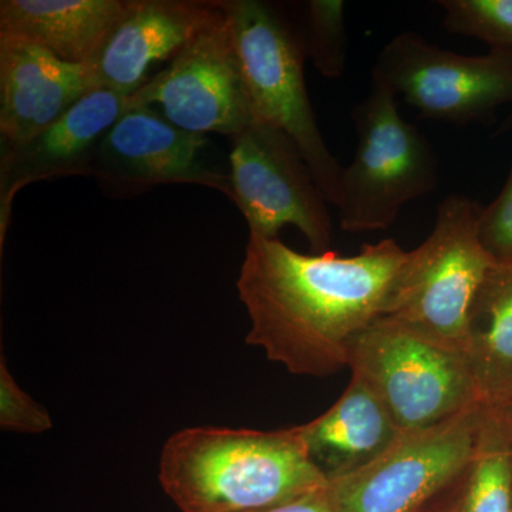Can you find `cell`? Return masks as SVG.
Here are the masks:
<instances>
[{
    "mask_svg": "<svg viewBox=\"0 0 512 512\" xmlns=\"http://www.w3.org/2000/svg\"><path fill=\"white\" fill-rule=\"evenodd\" d=\"M406 255L394 239L340 256L249 235L237 282L251 319L245 340L292 375L342 372L353 339L383 316Z\"/></svg>",
    "mask_w": 512,
    "mask_h": 512,
    "instance_id": "obj_1",
    "label": "cell"
},
{
    "mask_svg": "<svg viewBox=\"0 0 512 512\" xmlns=\"http://www.w3.org/2000/svg\"><path fill=\"white\" fill-rule=\"evenodd\" d=\"M161 487L181 512H258L325 490L301 426L274 431L191 427L160 458Z\"/></svg>",
    "mask_w": 512,
    "mask_h": 512,
    "instance_id": "obj_2",
    "label": "cell"
},
{
    "mask_svg": "<svg viewBox=\"0 0 512 512\" xmlns=\"http://www.w3.org/2000/svg\"><path fill=\"white\" fill-rule=\"evenodd\" d=\"M483 210L463 195L444 198L429 237L407 252L383 313L463 355L471 306L497 264L481 242Z\"/></svg>",
    "mask_w": 512,
    "mask_h": 512,
    "instance_id": "obj_3",
    "label": "cell"
},
{
    "mask_svg": "<svg viewBox=\"0 0 512 512\" xmlns=\"http://www.w3.org/2000/svg\"><path fill=\"white\" fill-rule=\"evenodd\" d=\"M218 5L231 28L256 119L291 138L328 204L338 208L343 167L326 146L309 100L305 50L268 3L227 0Z\"/></svg>",
    "mask_w": 512,
    "mask_h": 512,
    "instance_id": "obj_4",
    "label": "cell"
},
{
    "mask_svg": "<svg viewBox=\"0 0 512 512\" xmlns=\"http://www.w3.org/2000/svg\"><path fill=\"white\" fill-rule=\"evenodd\" d=\"M357 146L343 167L338 205L343 231L392 227L404 205L436 190L439 160L429 141L400 114L397 97L372 83L352 111Z\"/></svg>",
    "mask_w": 512,
    "mask_h": 512,
    "instance_id": "obj_5",
    "label": "cell"
},
{
    "mask_svg": "<svg viewBox=\"0 0 512 512\" xmlns=\"http://www.w3.org/2000/svg\"><path fill=\"white\" fill-rule=\"evenodd\" d=\"M348 367L382 400L400 430L433 426L481 403L463 353L389 316L353 339Z\"/></svg>",
    "mask_w": 512,
    "mask_h": 512,
    "instance_id": "obj_6",
    "label": "cell"
},
{
    "mask_svg": "<svg viewBox=\"0 0 512 512\" xmlns=\"http://www.w3.org/2000/svg\"><path fill=\"white\" fill-rule=\"evenodd\" d=\"M487 406L402 430L372 463L328 481L335 512H424L453 487L476 451Z\"/></svg>",
    "mask_w": 512,
    "mask_h": 512,
    "instance_id": "obj_7",
    "label": "cell"
},
{
    "mask_svg": "<svg viewBox=\"0 0 512 512\" xmlns=\"http://www.w3.org/2000/svg\"><path fill=\"white\" fill-rule=\"evenodd\" d=\"M372 83L402 97L427 119L464 126L512 103V50L457 55L419 33L403 32L377 56Z\"/></svg>",
    "mask_w": 512,
    "mask_h": 512,
    "instance_id": "obj_8",
    "label": "cell"
},
{
    "mask_svg": "<svg viewBox=\"0 0 512 512\" xmlns=\"http://www.w3.org/2000/svg\"><path fill=\"white\" fill-rule=\"evenodd\" d=\"M231 140L229 198L247 220L249 235L278 238L282 228L293 225L315 254L329 252L328 201L291 138L256 119Z\"/></svg>",
    "mask_w": 512,
    "mask_h": 512,
    "instance_id": "obj_9",
    "label": "cell"
},
{
    "mask_svg": "<svg viewBox=\"0 0 512 512\" xmlns=\"http://www.w3.org/2000/svg\"><path fill=\"white\" fill-rule=\"evenodd\" d=\"M133 104L158 107L175 126L202 136L232 138L254 123L247 80L224 12L133 94Z\"/></svg>",
    "mask_w": 512,
    "mask_h": 512,
    "instance_id": "obj_10",
    "label": "cell"
},
{
    "mask_svg": "<svg viewBox=\"0 0 512 512\" xmlns=\"http://www.w3.org/2000/svg\"><path fill=\"white\" fill-rule=\"evenodd\" d=\"M211 141L165 119L153 106H131L101 143L93 177L107 194H140L160 184H198L228 195L229 168L211 158Z\"/></svg>",
    "mask_w": 512,
    "mask_h": 512,
    "instance_id": "obj_11",
    "label": "cell"
},
{
    "mask_svg": "<svg viewBox=\"0 0 512 512\" xmlns=\"http://www.w3.org/2000/svg\"><path fill=\"white\" fill-rule=\"evenodd\" d=\"M133 106V94L93 89L35 136L2 146L0 157V244L5 242L16 194L35 181L93 175L107 131Z\"/></svg>",
    "mask_w": 512,
    "mask_h": 512,
    "instance_id": "obj_12",
    "label": "cell"
},
{
    "mask_svg": "<svg viewBox=\"0 0 512 512\" xmlns=\"http://www.w3.org/2000/svg\"><path fill=\"white\" fill-rule=\"evenodd\" d=\"M222 16L218 2L128 0L123 18L90 64L96 89L131 96L154 63L173 60Z\"/></svg>",
    "mask_w": 512,
    "mask_h": 512,
    "instance_id": "obj_13",
    "label": "cell"
},
{
    "mask_svg": "<svg viewBox=\"0 0 512 512\" xmlns=\"http://www.w3.org/2000/svg\"><path fill=\"white\" fill-rule=\"evenodd\" d=\"M94 87L92 72L32 40L0 33V136L13 146L50 126Z\"/></svg>",
    "mask_w": 512,
    "mask_h": 512,
    "instance_id": "obj_14",
    "label": "cell"
},
{
    "mask_svg": "<svg viewBox=\"0 0 512 512\" xmlns=\"http://www.w3.org/2000/svg\"><path fill=\"white\" fill-rule=\"evenodd\" d=\"M400 431L382 400L356 376L338 402L301 426L309 456L328 481L372 463Z\"/></svg>",
    "mask_w": 512,
    "mask_h": 512,
    "instance_id": "obj_15",
    "label": "cell"
},
{
    "mask_svg": "<svg viewBox=\"0 0 512 512\" xmlns=\"http://www.w3.org/2000/svg\"><path fill=\"white\" fill-rule=\"evenodd\" d=\"M128 0H2L0 33L32 40L66 63L89 67Z\"/></svg>",
    "mask_w": 512,
    "mask_h": 512,
    "instance_id": "obj_16",
    "label": "cell"
},
{
    "mask_svg": "<svg viewBox=\"0 0 512 512\" xmlns=\"http://www.w3.org/2000/svg\"><path fill=\"white\" fill-rule=\"evenodd\" d=\"M464 355L481 403L512 399V264H494L478 289Z\"/></svg>",
    "mask_w": 512,
    "mask_h": 512,
    "instance_id": "obj_17",
    "label": "cell"
},
{
    "mask_svg": "<svg viewBox=\"0 0 512 512\" xmlns=\"http://www.w3.org/2000/svg\"><path fill=\"white\" fill-rule=\"evenodd\" d=\"M446 495L451 500L437 512H512V444L493 407L485 410L473 457Z\"/></svg>",
    "mask_w": 512,
    "mask_h": 512,
    "instance_id": "obj_18",
    "label": "cell"
},
{
    "mask_svg": "<svg viewBox=\"0 0 512 512\" xmlns=\"http://www.w3.org/2000/svg\"><path fill=\"white\" fill-rule=\"evenodd\" d=\"M303 50L326 79L343 76L348 60V32L342 0H311L308 3V33Z\"/></svg>",
    "mask_w": 512,
    "mask_h": 512,
    "instance_id": "obj_19",
    "label": "cell"
},
{
    "mask_svg": "<svg viewBox=\"0 0 512 512\" xmlns=\"http://www.w3.org/2000/svg\"><path fill=\"white\" fill-rule=\"evenodd\" d=\"M440 5L447 32L512 50V0H441Z\"/></svg>",
    "mask_w": 512,
    "mask_h": 512,
    "instance_id": "obj_20",
    "label": "cell"
},
{
    "mask_svg": "<svg viewBox=\"0 0 512 512\" xmlns=\"http://www.w3.org/2000/svg\"><path fill=\"white\" fill-rule=\"evenodd\" d=\"M0 427L28 434L45 433L53 427L45 407L36 403L10 375L5 357L0 362Z\"/></svg>",
    "mask_w": 512,
    "mask_h": 512,
    "instance_id": "obj_21",
    "label": "cell"
},
{
    "mask_svg": "<svg viewBox=\"0 0 512 512\" xmlns=\"http://www.w3.org/2000/svg\"><path fill=\"white\" fill-rule=\"evenodd\" d=\"M480 238L497 264H512V165L500 195L483 210Z\"/></svg>",
    "mask_w": 512,
    "mask_h": 512,
    "instance_id": "obj_22",
    "label": "cell"
},
{
    "mask_svg": "<svg viewBox=\"0 0 512 512\" xmlns=\"http://www.w3.org/2000/svg\"><path fill=\"white\" fill-rule=\"evenodd\" d=\"M328 487V485H326ZM258 512H335L330 504L328 491L322 490L318 493L306 495L299 500L291 501L278 505V507L268 508V510Z\"/></svg>",
    "mask_w": 512,
    "mask_h": 512,
    "instance_id": "obj_23",
    "label": "cell"
},
{
    "mask_svg": "<svg viewBox=\"0 0 512 512\" xmlns=\"http://www.w3.org/2000/svg\"><path fill=\"white\" fill-rule=\"evenodd\" d=\"M493 409L497 412L498 416H500L501 421H503L505 430H507L508 437H510L512 444V399L500 404V406L493 407Z\"/></svg>",
    "mask_w": 512,
    "mask_h": 512,
    "instance_id": "obj_24",
    "label": "cell"
},
{
    "mask_svg": "<svg viewBox=\"0 0 512 512\" xmlns=\"http://www.w3.org/2000/svg\"><path fill=\"white\" fill-rule=\"evenodd\" d=\"M504 128H505V130H512V113H511V116L508 117L507 120H505Z\"/></svg>",
    "mask_w": 512,
    "mask_h": 512,
    "instance_id": "obj_25",
    "label": "cell"
}]
</instances>
